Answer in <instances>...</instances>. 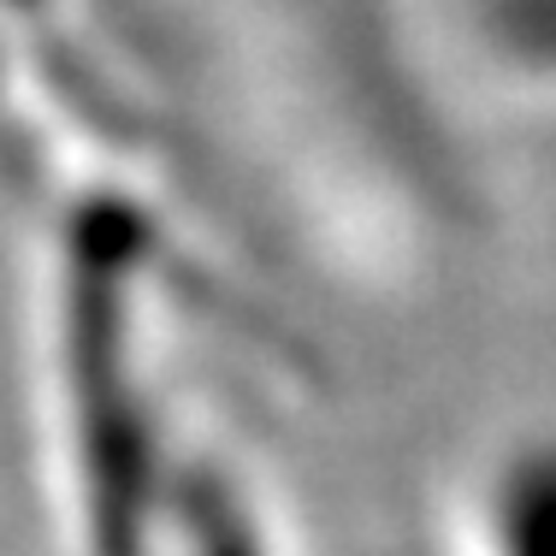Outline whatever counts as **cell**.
Listing matches in <instances>:
<instances>
[{
    "label": "cell",
    "instance_id": "1",
    "mask_svg": "<svg viewBox=\"0 0 556 556\" xmlns=\"http://www.w3.org/2000/svg\"><path fill=\"white\" fill-rule=\"evenodd\" d=\"M468 12L497 60L556 77V0H468Z\"/></svg>",
    "mask_w": 556,
    "mask_h": 556
}]
</instances>
